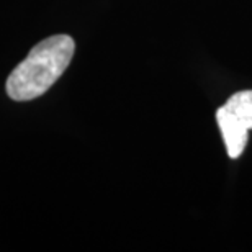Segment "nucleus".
Listing matches in <instances>:
<instances>
[{
    "instance_id": "1",
    "label": "nucleus",
    "mask_w": 252,
    "mask_h": 252,
    "mask_svg": "<svg viewBox=\"0 0 252 252\" xmlns=\"http://www.w3.org/2000/svg\"><path fill=\"white\" fill-rule=\"evenodd\" d=\"M75 43L69 34H54L34 46L10 72L5 89L15 102H30L56 84L72 61Z\"/></svg>"
},
{
    "instance_id": "2",
    "label": "nucleus",
    "mask_w": 252,
    "mask_h": 252,
    "mask_svg": "<svg viewBox=\"0 0 252 252\" xmlns=\"http://www.w3.org/2000/svg\"><path fill=\"white\" fill-rule=\"evenodd\" d=\"M216 122L229 158L238 159L248 144V133L252 128V90L231 95L216 112Z\"/></svg>"
}]
</instances>
